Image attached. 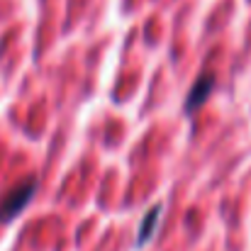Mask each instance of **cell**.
I'll return each mask as SVG.
<instances>
[{
	"instance_id": "cell-1",
	"label": "cell",
	"mask_w": 251,
	"mask_h": 251,
	"mask_svg": "<svg viewBox=\"0 0 251 251\" xmlns=\"http://www.w3.org/2000/svg\"><path fill=\"white\" fill-rule=\"evenodd\" d=\"M37 193V180L34 178H27L25 183H17L7 195H2L0 200V222H12L15 217H20L25 212V207L32 202Z\"/></svg>"
},
{
	"instance_id": "cell-2",
	"label": "cell",
	"mask_w": 251,
	"mask_h": 251,
	"mask_svg": "<svg viewBox=\"0 0 251 251\" xmlns=\"http://www.w3.org/2000/svg\"><path fill=\"white\" fill-rule=\"evenodd\" d=\"M212 88H215V76H200V78L193 83L190 93H188V98H185V112L193 115L198 107H202V105L207 102Z\"/></svg>"
},
{
	"instance_id": "cell-3",
	"label": "cell",
	"mask_w": 251,
	"mask_h": 251,
	"mask_svg": "<svg viewBox=\"0 0 251 251\" xmlns=\"http://www.w3.org/2000/svg\"><path fill=\"white\" fill-rule=\"evenodd\" d=\"M159 217H161V205H154V207L144 215V220H142V225H139V234H137V247H144V244H149V242L154 239L156 227H159Z\"/></svg>"
}]
</instances>
